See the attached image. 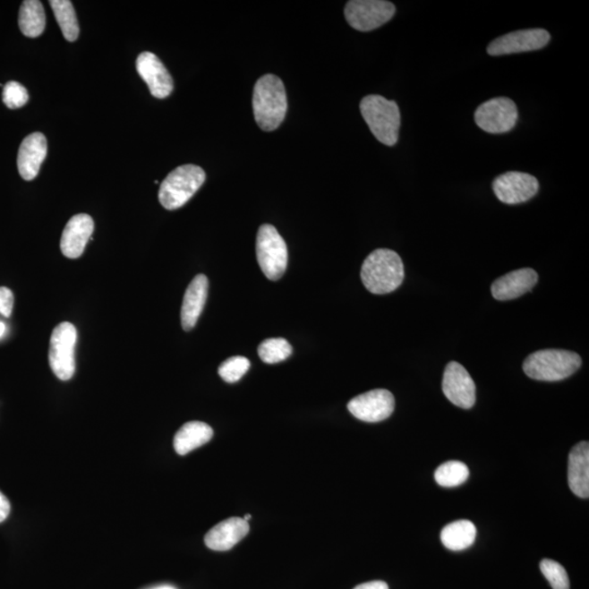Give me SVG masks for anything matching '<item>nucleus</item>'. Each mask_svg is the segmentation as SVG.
Instances as JSON below:
<instances>
[{"label":"nucleus","mask_w":589,"mask_h":589,"mask_svg":"<svg viewBox=\"0 0 589 589\" xmlns=\"http://www.w3.org/2000/svg\"><path fill=\"white\" fill-rule=\"evenodd\" d=\"M396 14V6L384 0H352L346 7L349 26L362 32L372 31L390 21Z\"/></svg>","instance_id":"8"},{"label":"nucleus","mask_w":589,"mask_h":589,"mask_svg":"<svg viewBox=\"0 0 589 589\" xmlns=\"http://www.w3.org/2000/svg\"><path fill=\"white\" fill-rule=\"evenodd\" d=\"M517 107L510 98L489 99L477 108V126L489 133H506L512 131L517 123Z\"/></svg>","instance_id":"9"},{"label":"nucleus","mask_w":589,"mask_h":589,"mask_svg":"<svg viewBox=\"0 0 589 589\" xmlns=\"http://www.w3.org/2000/svg\"><path fill=\"white\" fill-rule=\"evenodd\" d=\"M47 156V140L43 133L34 132L23 140L18 153V169L24 181H33Z\"/></svg>","instance_id":"16"},{"label":"nucleus","mask_w":589,"mask_h":589,"mask_svg":"<svg viewBox=\"0 0 589 589\" xmlns=\"http://www.w3.org/2000/svg\"><path fill=\"white\" fill-rule=\"evenodd\" d=\"M209 281L206 276L199 274L194 277L184 293L182 306V326L184 331H191L199 320L206 306Z\"/></svg>","instance_id":"19"},{"label":"nucleus","mask_w":589,"mask_h":589,"mask_svg":"<svg viewBox=\"0 0 589 589\" xmlns=\"http://www.w3.org/2000/svg\"><path fill=\"white\" fill-rule=\"evenodd\" d=\"M78 333L76 327L70 322H63L54 329L49 342V366L58 379L68 381L76 371V349Z\"/></svg>","instance_id":"7"},{"label":"nucleus","mask_w":589,"mask_h":589,"mask_svg":"<svg viewBox=\"0 0 589 589\" xmlns=\"http://www.w3.org/2000/svg\"><path fill=\"white\" fill-rule=\"evenodd\" d=\"M10 513V502L6 496L0 492V523L7 520Z\"/></svg>","instance_id":"31"},{"label":"nucleus","mask_w":589,"mask_h":589,"mask_svg":"<svg viewBox=\"0 0 589 589\" xmlns=\"http://www.w3.org/2000/svg\"><path fill=\"white\" fill-rule=\"evenodd\" d=\"M93 231L94 221L89 214H77L70 218L64 229L61 241L64 256L69 259L81 257L92 237Z\"/></svg>","instance_id":"15"},{"label":"nucleus","mask_w":589,"mask_h":589,"mask_svg":"<svg viewBox=\"0 0 589 589\" xmlns=\"http://www.w3.org/2000/svg\"><path fill=\"white\" fill-rule=\"evenodd\" d=\"M354 589H388V586L386 582L373 581L361 584Z\"/></svg>","instance_id":"32"},{"label":"nucleus","mask_w":589,"mask_h":589,"mask_svg":"<svg viewBox=\"0 0 589 589\" xmlns=\"http://www.w3.org/2000/svg\"><path fill=\"white\" fill-rule=\"evenodd\" d=\"M137 70L154 98H165L171 96L174 89L173 78L157 55L149 52L140 54Z\"/></svg>","instance_id":"14"},{"label":"nucleus","mask_w":589,"mask_h":589,"mask_svg":"<svg viewBox=\"0 0 589 589\" xmlns=\"http://www.w3.org/2000/svg\"><path fill=\"white\" fill-rule=\"evenodd\" d=\"M3 99L4 105L10 109L24 107L29 101L27 89L16 81H10L4 87Z\"/></svg>","instance_id":"29"},{"label":"nucleus","mask_w":589,"mask_h":589,"mask_svg":"<svg viewBox=\"0 0 589 589\" xmlns=\"http://www.w3.org/2000/svg\"><path fill=\"white\" fill-rule=\"evenodd\" d=\"M251 518H252L251 514H247V516L243 517V520L248 522L249 520H251Z\"/></svg>","instance_id":"35"},{"label":"nucleus","mask_w":589,"mask_h":589,"mask_svg":"<svg viewBox=\"0 0 589 589\" xmlns=\"http://www.w3.org/2000/svg\"><path fill=\"white\" fill-rule=\"evenodd\" d=\"M469 477V469L465 464L458 461L443 463L434 473L439 486L454 488L463 485Z\"/></svg>","instance_id":"25"},{"label":"nucleus","mask_w":589,"mask_h":589,"mask_svg":"<svg viewBox=\"0 0 589 589\" xmlns=\"http://www.w3.org/2000/svg\"><path fill=\"white\" fill-rule=\"evenodd\" d=\"M541 571L553 589H570L568 573L560 563L543 559L541 562Z\"/></svg>","instance_id":"28"},{"label":"nucleus","mask_w":589,"mask_h":589,"mask_svg":"<svg viewBox=\"0 0 589 589\" xmlns=\"http://www.w3.org/2000/svg\"><path fill=\"white\" fill-rule=\"evenodd\" d=\"M249 368H251V362L246 357L235 356L222 363L218 368V374L224 381L235 383L241 380Z\"/></svg>","instance_id":"27"},{"label":"nucleus","mask_w":589,"mask_h":589,"mask_svg":"<svg viewBox=\"0 0 589 589\" xmlns=\"http://www.w3.org/2000/svg\"><path fill=\"white\" fill-rule=\"evenodd\" d=\"M206 182V173L197 165L179 166L164 179L158 192L159 202L166 209H177L193 197Z\"/></svg>","instance_id":"5"},{"label":"nucleus","mask_w":589,"mask_h":589,"mask_svg":"<svg viewBox=\"0 0 589 589\" xmlns=\"http://www.w3.org/2000/svg\"><path fill=\"white\" fill-rule=\"evenodd\" d=\"M249 529L251 527L243 518H228L208 532L204 542L211 551H227L248 535Z\"/></svg>","instance_id":"18"},{"label":"nucleus","mask_w":589,"mask_h":589,"mask_svg":"<svg viewBox=\"0 0 589 589\" xmlns=\"http://www.w3.org/2000/svg\"><path fill=\"white\" fill-rule=\"evenodd\" d=\"M149 589H176L171 585H162V586H157Z\"/></svg>","instance_id":"34"},{"label":"nucleus","mask_w":589,"mask_h":589,"mask_svg":"<svg viewBox=\"0 0 589 589\" xmlns=\"http://www.w3.org/2000/svg\"><path fill=\"white\" fill-rule=\"evenodd\" d=\"M404 276L402 259L390 249H377L369 254L361 273L364 287L376 294L396 291L402 286Z\"/></svg>","instance_id":"2"},{"label":"nucleus","mask_w":589,"mask_h":589,"mask_svg":"<svg viewBox=\"0 0 589 589\" xmlns=\"http://www.w3.org/2000/svg\"><path fill=\"white\" fill-rule=\"evenodd\" d=\"M582 366L578 354L563 349H543L531 354L523 363V371L534 380L556 382L576 373Z\"/></svg>","instance_id":"3"},{"label":"nucleus","mask_w":589,"mask_h":589,"mask_svg":"<svg viewBox=\"0 0 589 589\" xmlns=\"http://www.w3.org/2000/svg\"><path fill=\"white\" fill-rule=\"evenodd\" d=\"M442 390L448 401L457 407L469 409L475 405V382L461 363L451 362L448 364L443 374Z\"/></svg>","instance_id":"12"},{"label":"nucleus","mask_w":589,"mask_h":589,"mask_svg":"<svg viewBox=\"0 0 589 589\" xmlns=\"http://www.w3.org/2000/svg\"><path fill=\"white\" fill-rule=\"evenodd\" d=\"M47 26V16L41 2L26 0L20 7L19 27L28 38H38Z\"/></svg>","instance_id":"23"},{"label":"nucleus","mask_w":589,"mask_h":589,"mask_svg":"<svg viewBox=\"0 0 589 589\" xmlns=\"http://www.w3.org/2000/svg\"><path fill=\"white\" fill-rule=\"evenodd\" d=\"M49 4H51L55 18L62 29L64 38L69 42L77 41L80 28L73 3L69 0H51Z\"/></svg>","instance_id":"24"},{"label":"nucleus","mask_w":589,"mask_h":589,"mask_svg":"<svg viewBox=\"0 0 589 589\" xmlns=\"http://www.w3.org/2000/svg\"><path fill=\"white\" fill-rule=\"evenodd\" d=\"M568 486L576 497H589V443L576 444L568 456Z\"/></svg>","instance_id":"20"},{"label":"nucleus","mask_w":589,"mask_h":589,"mask_svg":"<svg viewBox=\"0 0 589 589\" xmlns=\"http://www.w3.org/2000/svg\"><path fill=\"white\" fill-rule=\"evenodd\" d=\"M537 282L538 274L535 269L529 268L516 269L493 282L492 296L500 302L512 301L532 291Z\"/></svg>","instance_id":"17"},{"label":"nucleus","mask_w":589,"mask_h":589,"mask_svg":"<svg viewBox=\"0 0 589 589\" xmlns=\"http://www.w3.org/2000/svg\"><path fill=\"white\" fill-rule=\"evenodd\" d=\"M253 114L264 132L276 131L286 118L287 96L281 79L269 73L258 80L253 89Z\"/></svg>","instance_id":"1"},{"label":"nucleus","mask_w":589,"mask_h":589,"mask_svg":"<svg viewBox=\"0 0 589 589\" xmlns=\"http://www.w3.org/2000/svg\"><path fill=\"white\" fill-rule=\"evenodd\" d=\"M4 333H6V326H4V323L0 322V337H2Z\"/></svg>","instance_id":"33"},{"label":"nucleus","mask_w":589,"mask_h":589,"mask_svg":"<svg viewBox=\"0 0 589 589\" xmlns=\"http://www.w3.org/2000/svg\"><path fill=\"white\" fill-rule=\"evenodd\" d=\"M256 249L258 263L264 276L271 281L281 278L286 271L288 252L277 229L269 224L259 228Z\"/></svg>","instance_id":"6"},{"label":"nucleus","mask_w":589,"mask_h":589,"mask_svg":"<svg viewBox=\"0 0 589 589\" xmlns=\"http://www.w3.org/2000/svg\"><path fill=\"white\" fill-rule=\"evenodd\" d=\"M13 293L7 287H0V313L9 318L13 309Z\"/></svg>","instance_id":"30"},{"label":"nucleus","mask_w":589,"mask_h":589,"mask_svg":"<svg viewBox=\"0 0 589 589\" xmlns=\"http://www.w3.org/2000/svg\"><path fill=\"white\" fill-rule=\"evenodd\" d=\"M551 41V34L543 29L521 30L494 39L487 52L491 56L539 51Z\"/></svg>","instance_id":"11"},{"label":"nucleus","mask_w":589,"mask_h":589,"mask_svg":"<svg viewBox=\"0 0 589 589\" xmlns=\"http://www.w3.org/2000/svg\"><path fill=\"white\" fill-rule=\"evenodd\" d=\"M361 112L379 141L388 147L396 146L401 127V113L396 102L381 96H368L361 102Z\"/></svg>","instance_id":"4"},{"label":"nucleus","mask_w":589,"mask_h":589,"mask_svg":"<svg viewBox=\"0 0 589 589\" xmlns=\"http://www.w3.org/2000/svg\"><path fill=\"white\" fill-rule=\"evenodd\" d=\"M494 194L501 202L518 204L528 201L536 196L539 183L532 175L521 172H508L494 179Z\"/></svg>","instance_id":"13"},{"label":"nucleus","mask_w":589,"mask_h":589,"mask_svg":"<svg viewBox=\"0 0 589 589\" xmlns=\"http://www.w3.org/2000/svg\"><path fill=\"white\" fill-rule=\"evenodd\" d=\"M347 408L359 421L380 423L392 415L396 399L390 391L377 388L354 397Z\"/></svg>","instance_id":"10"},{"label":"nucleus","mask_w":589,"mask_h":589,"mask_svg":"<svg viewBox=\"0 0 589 589\" xmlns=\"http://www.w3.org/2000/svg\"><path fill=\"white\" fill-rule=\"evenodd\" d=\"M293 347L286 338L274 337L266 339L258 348L259 356L266 363L273 364L286 361L292 355Z\"/></svg>","instance_id":"26"},{"label":"nucleus","mask_w":589,"mask_h":589,"mask_svg":"<svg viewBox=\"0 0 589 589\" xmlns=\"http://www.w3.org/2000/svg\"><path fill=\"white\" fill-rule=\"evenodd\" d=\"M477 536L476 526L471 521L452 522L442 529L441 542L452 551H462L471 547Z\"/></svg>","instance_id":"22"},{"label":"nucleus","mask_w":589,"mask_h":589,"mask_svg":"<svg viewBox=\"0 0 589 589\" xmlns=\"http://www.w3.org/2000/svg\"><path fill=\"white\" fill-rule=\"evenodd\" d=\"M213 438V429L201 422L184 423L174 438V448L179 456H186L204 446Z\"/></svg>","instance_id":"21"}]
</instances>
